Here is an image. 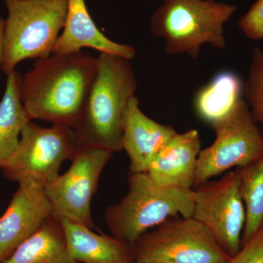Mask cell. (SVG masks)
<instances>
[{"label": "cell", "mask_w": 263, "mask_h": 263, "mask_svg": "<svg viewBox=\"0 0 263 263\" xmlns=\"http://www.w3.org/2000/svg\"><path fill=\"white\" fill-rule=\"evenodd\" d=\"M113 153L78 145L68 171L45 186L53 217L84 224L92 229L91 202L99 180Z\"/></svg>", "instance_id": "cell-9"}, {"label": "cell", "mask_w": 263, "mask_h": 263, "mask_svg": "<svg viewBox=\"0 0 263 263\" xmlns=\"http://www.w3.org/2000/svg\"><path fill=\"white\" fill-rule=\"evenodd\" d=\"M262 51H263V48H262Z\"/></svg>", "instance_id": "cell-25"}, {"label": "cell", "mask_w": 263, "mask_h": 263, "mask_svg": "<svg viewBox=\"0 0 263 263\" xmlns=\"http://www.w3.org/2000/svg\"><path fill=\"white\" fill-rule=\"evenodd\" d=\"M71 257L77 263H131L130 247L114 238L98 234L91 228L60 220Z\"/></svg>", "instance_id": "cell-15"}, {"label": "cell", "mask_w": 263, "mask_h": 263, "mask_svg": "<svg viewBox=\"0 0 263 263\" xmlns=\"http://www.w3.org/2000/svg\"><path fill=\"white\" fill-rule=\"evenodd\" d=\"M240 175V168L237 167L217 181L209 180L193 189L192 217L210 230L230 257L240 250L245 224Z\"/></svg>", "instance_id": "cell-10"}, {"label": "cell", "mask_w": 263, "mask_h": 263, "mask_svg": "<svg viewBox=\"0 0 263 263\" xmlns=\"http://www.w3.org/2000/svg\"><path fill=\"white\" fill-rule=\"evenodd\" d=\"M243 91L252 117L260 124L263 135V51L261 48L255 47L252 51V62Z\"/></svg>", "instance_id": "cell-20"}, {"label": "cell", "mask_w": 263, "mask_h": 263, "mask_svg": "<svg viewBox=\"0 0 263 263\" xmlns=\"http://www.w3.org/2000/svg\"><path fill=\"white\" fill-rule=\"evenodd\" d=\"M97 70L98 57L81 51L36 60L21 79V100L29 119L75 129Z\"/></svg>", "instance_id": "cell-1"}, {"label": "cell", "mask_w": 263, "mask_h": 263, "mask_svg": "<svg viewBox=\"0 0 263 263\" xmlns=\"http://www.w3.org/2000/svg\"><path fill=\"white\" fill-rule=\"evenodd\" d=\"M5 19L3 72L21 62L51 56L65 26L68 0H3Z\"/></svg>", "instance_id": "cell-5"}, {"label": "cell", "mask_w": 263, "mask_h": 263, "mask_svg": "<svg viewBox=\"0 0 263 263\" xmlns=\"http://www.w3.org/2000/svg\"><path fill=\"white\" fill-rule=\"evenodd\" d=\"M53 215L45 186L32 179L18 182L6 212L0 217V262L32 236Z\"/></svg>", "instance_id": "cell-11"}, {"label": "cell", "mask_w": 263, "mask_h": 263, "mask_svg": "<svg viewBox=\"0 0 263 263\" xmlns=\"http://www.w3.org/2000/svg\"><path fill=\"white\" fill-rule=\"evenodd\" d=\"M131 263H164V262H133Z\"/></svg>", "instance_id": "cell-24"}, {"label": "cell", "mask_w": 263, "mask_h": 263, "mask_svg": "<svg viewBox=\"0 0 263 263\" xmlns=\"http://www.w3.org/2000/svg\"><path fill=\"white\" fill-rule=\"evenodd\" d=\"M193 195V189L161 186L146 173L130 172L127 195L107 209L105 222L114 238L130 247L170 218L192 217Z\"/></svg>", "instance_id": "cell-4"}, {"label": "cell", "mask_w": 263, "mask_h": 263, "mask_svg": "<svg viewBox=\"0 0 263 263\" xmlns=\"http://www.w3.org/2000/svg\"><path fill=\"white\" fill-rule=\"evenodd\" d=\"M91 48L100 53H110L131 60L136 54L133 46L109 39L91 18L85 0H68L67 17L52 54H70Z\"/></svg>", "instance_id": "cell-14"}, {"label": "cell", "mask_w": 263, "mask_h": 263, "mask_svg": "<svg viewBox=\"0 0 263 263\" xmlns=\"http://www.w3.org/2000/svg\"><path fill=\"white\" fill-rule=\"evenodd\" d=\"M243 84L236 74L230 71L221 72L195 95V113L203 122L212 125L234 109L243 99Z\"/></svg>", "instance_id": "cell-17"}, {"label": "cell", "mask_w": 263, "mask_h": 263, "mask_svg": "<svg viewBox=\"0 0 263 263\" xmlns=\"http://www.w3.org/2000/svg\"><path fill=\"white\" fill-rule=\"evenodd\" d=\"M200 151L196 129L177 133L152 161L146 173L161 186L193 189Z\"/></svg>", "instance_id": "cell-13"}, {"label": "cell", "mask_w": 263, "mask_h": 263, "mask_svg": "<svg viewBox=\"0 0 263 263\" xmlns=\"http://www.w3.org/2000/svg\"><path fill=\"white\" fill-rule=\"evenodd\" d=\"M240 168L239 191L246 213L241 247L263 226V157Z\"/></svg>", "instance_id": "cell-19"}, {"label": "cell", "mask_w": 263, "mask_h": 263, "mask_svg": "<svg viewBox=\"0 0 263 263\" xmlns=\"http://www.w3.org/2000/svg\"><path fill=\"white\" fill-rule=\"evenodd\" d=\"M5 59V19L0 15V74L3 72Z\"/></svg>", "instance_id": "cell-23"}, {"label": "cell", "mask_w": 263, "mask_h": 263, "mask_svg": "<svg viewBox=\"0 0 263 263\" xmlns=\"http://www.w3.org/2000/svg\"><path fill=\"white\" fill-rule=\"evenodd\" d=\"M215 140L197 158L194 187L233 167H242L263 157V135L245 100L212 124Z\"/></svg>", "instance_id": "cell-7"}, {"label": "cell", "mask_w": 263, "mask_h": 263, "mask_svg": "<svg viewBox=\"0 0 263 263\" xmlns=\"http://www.w3.org/2000/svg\"><path fill=\"white\" fill-rule=\"evenodd\" d=\"M77 147L72 128L42 127L30 121L22 129L16 149L2 167L3 176L14 182L32 179L46 186L60 176L62 162L72 159Z\"/></svg>", "instance_id": "cell-8"}, {"label": "cell", "mask_w": 263, "mask_h": 263, "mask_svg": "<svg viewBox=\"0 0 263 263\" xmlns=\"http://www.w3.org/2000/svg\"><path fill=\"white\" fill-rule=\"evenodd\" d=\"M177 132L143 114L138 98L132 99L123 129L122 150L129 159L132 173H146L152 161Z\"/></svg>", "instance_id": "cell-12"}, {"label": "cell", "mask_w": 263, "mask_h": 263, "mask_svg": "<svg viewBox=\"0 0 263 263\" xmlns=\"http://www.w3.org/2000/svg\"><path fill=\"white\" fill-rule=\"evenodd\" d=\"M226 263H263V226Z\"/></svg>", "instance_id": "cell-22"}, {"label": "cell", "mask_w": 263, "mask_h": 263, "mask_svg": "<svg viewBox=\"0 0 263 263\" xmlns=\"http://www.w3.org/2000/svg\"><path fill=\"white\" fill-rule=\"evenodd\" d=\"M2 263H77L71 257L61 222L53 216Z\"/></svg>", "instance_id": "cell-16"}, {"label": "cell", "mask_w": 263, "mask_h": 263, "mask_svg": "<svg viewBox=\"0 0 263 263\" xmlns=\"http://www.w3.org/2000/svg\"><path fill=\"white\" fill-rule=\"evenodd\" d=\"M136 89L130 60L100 53L94 82L74 129L78 145L113 154L122 151L126 114Z\"/></svg>", "instance_id": "cell-2"}, {"label": "cell", "mask_w": 263, "mask_h": 263, "mask_svg": "<svg viewBox=\"0 0 263 263\" xmlns=\"http://www.w3.org/2000/svg\"><path fill=\"white\" fill-rule=\"evenodd\" d=\"M133 262L226 263L231 257L193 217L170 218L130 246Z\"/></svg>", "instance_id": "cell-6"}, {"label": "cell", "mask_w": 263, "mask_h": 263, "mask_svg": "<svg viewBox=\"0 0 263 263\" xmlns=\"http://www.w3.org/2000/svg\"><path fill=\"white\" fill-rule=\"evenodd\" d=\"M21 79L16 70L7 76L0 101V169L16 149L22 129L31 121L21 100Z\"/></svg>", "instance_id": "cell-18"}, {"label": "cell", "mask_w": 263, "mask_h": 263, "mask_svg": "<svg viewBox=\"0 0 263 263\" xmlns=\"http://www.w3.org/2000/svg\"><path fill=\"white\" fill-rule=\"evenodd\" d=\"M236 10L216 0H164L151 17L150 30L164 40L166 53L197 60L203 45L226 47L224 25Z\"/></svg>", "instance_id": "cell-3"}, {"label": "cell", "mask_w": 263, "mask_h": 263, "mask_svg": "<svg viewBox=\"0 0 263 263\" xmlns=\"http://www.w3.org/2000/svg\"><path fill=\"white\" fill-rule=\"evenodd\" d=\"M0 263H1V262H0Z\"/></svg>", "instance_id": "cell-26"}, {"label": "cell", "mask_w": 263, "mask_h": 263, "mask_svg": "<svg viewBox=\"0 0 263 263\" xmlns=\"http://www.w3.org/2000/svg\"><path fill=\"white\" fill-rule=\"evenodd\" d=\"M240 29L253 41H263V0H257L238 22Z\"/></svg>", "instance_id": "cell-21"}]
</instances>
